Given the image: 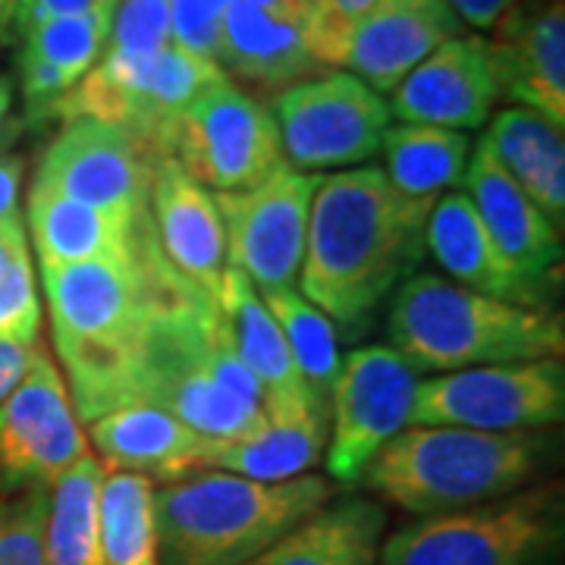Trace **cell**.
Wrapping results in <instances>:
<instances>
[{
  "label": "cell",
  "instance_id": "6da1fadb",
  "mask_svg": "<svg viewBox=\"0 0 565 565\" xmlns=\"http://www.w3.org/2000/svg\"><path fill=\"white\" fill-rule=\"evenodd\" d=\"M41 282L54 349L85 424L139 403L141 345L151 318L204 299L167 264L148 211L132 223L126 255L41 267Z\"/></svg>",
  "mask_w": 565,
  "mask_h": 565
},
{
  "label": "cell",
  "instance_id": "7a4b0ae2",
  "mask_svg": "<svg viewBox=\"0 0 565 565\" xmlns=\"http://www.w3.org/2000/svg\"><path fill=\"white\" fill-rule=\"evenodd\" d=\"M434 204L405 199L381 167L321 177L305 236L302 296L349 337L422 264Z\"/></svg>",
  "mask_w": 565,
  "mask_h": 565
},
{
  "label": "cell",
  "instance_id": "3957f363",
  "mask_svg": "<svg viewBox=\"0 0 565 565\" xmlns=\"http://www.w3.org/2000/svg\"><path fill=\"white\" fill-rule=\"evenodd\" d=\"M550 459L553 437L541 430L403 427L359 484L412 515H440L525 490Z\"/></svg>",
  "mask_w": 565,
  "mask_h": 565
},
{
  "label": "cell",
  "instance_id": "277c9868",
  "mask_svg": "<svg viewBox=\"0 0 565 565\" xmlns=\"http://www.w3.org/2000/svg\"><path fill=\"white\" fill-rule=\"evenodd\" d=\"M333 500L321 475L252 481L230 471H189L154 490L161 565H248Z\"/></svg>",
  "mask_w": 565,
  "mask_h": 565
},
{
  "label": "cell",
  "instance_id": "5b68a950",
  "mask_svg": "<svg viewBox=\"0 0 565 565\" xmlns=\"http://www.w3.org/2000/svg\"><path fill=\"white\" fill-rule=\"evenodd\" d=\"M390 345L418 374L563 359L565 327L546 308L503 302L437 274H418L393 292Z\"/></svg>",
  "mask_w": 565,
  "mask_h": 565
},
{
  "label": "cell",
  "instance_id": "8992f818",
  "mask_svg": "<svg viewBox=\"0 0 565 565\" xmlns=\"http://www.w3.org/2000/svg\"><path fill=\"white\" fill-rule=\"evenodd\" d=\"M139 403L158 405L211 444H233L267 424L255 374L233 352L217 305H180L151 318L139 364Z\"/></svg>",
  "mask_w": 565,
  "mask_h": 565
},
{
  "label": "cell",
  "instance_id": "52a82bcc",
  "mask_svg": "<svg viewBox=\"0 0 565 565\" xmlns=\"http://www.w3.org/2000/svg\"><path fill=\"white\" fill-rule=\"evenodd\" d=\"M563 484L422 515L381 544L377 565H563Z\"/></svg>",
  "mask_w": 565,
  "mask_h": 565
},
{
  "label": "cell",
  "instance_id": "ba28073f",
  "mask_svg": "<svg viewBox=\"0 0 565 565\" xmlns=\"http://www.w3.org/2000/svg\"><path fill=\"white\" fill-rule=\"evenodd\" d=\"M565 418V367L559 359L462 367L418 381L408 427L544 430Z\"/></svg>",
  "mask_w": 565,
  "mask_h": 565
},
{
  "label": "cell",
  "instance_id": "9c48e42d",
  "mask_svg": "<svg viewBox=\"0 0 565 565\" xmlns=\"http://www.w3.org/2000/svg\"><path fill=\"white\" fill-rule=\"evenodd\" d=\"M390 117V104L352 73L296 82L274 104L282 161L302 173L349 170L374 158Z\"/></svg>",
  "mask_w": 565,
  "mask_h": 565
},
{
  "label": "cell",
  "instance_id": "30bf717a",
  "mask_svg": "<svg viewBox=\"0 0 565 565\" xmlns=\"http://www.w3.org/2000/svg\"><path fill=\"white\" fill-rule=\"evenodd\" d=\"M318 182V173H302L280 161L248 189L214 192L230 267L243 270L258 292L296 289Z\"/></svg>",
  "mask_w": 565,
  "mask_h": 565
},
{
  "label": "cell",
  "instance_id": "8fae6325",
  "mask_svg": "<svg viewBox=\"0 0 565 565\" xmlns=\"http://www.w3.org/2000/svg\"><path fill=\"white\" fill-rule=\"evenodd\" d=\"M173 158L214 192H239L262 182L282 161L274 114L221 76L185 107L173 136Z\"/></svg>",
  "mask_w": 565,
  "mask_h": 565
},
{
  "label": "cell",
  "instance_id": "7c38bea8",
  "mask_svg": "<svg viewBox=\"0 0 565 565\" xmlns=\"http://www.w3.org/2000/svg\"><path fill=\"white\" fill-rule=\"evenodd\" d=\"M418 371L393 345H364L340 364L330 390L327 475L337 484H359L364 468L405 424Z\"/></svg>",
  "mask_w": 565,
  "mask_h": 565
},
{
  "label": "cell",
  "instance_id": "4fadbf2b",
  "mask_svg": "<svg viewBox=\"0 0 565 565\" xmlns=\"http://www.w3.org/2000/svg\"><path fill=\"white\" fill-rule=\"evenodd\" d=\"M85 449L79 415L66 381L39 349L20 386L0 405V475L3 484L51 487Z\"/></svg>",
  "mask_w": 565,
  "mask_h": 565
},
{
  "label": "cell",
  "instance_id": "5bb4252c",
  "mask_svg": "<svg viewBox=\"0 0 565 565\" xmlns=\"http://www.w3.org/2000/svg\"><path fill=\"white\" fill-rule=\"evenodd\" d=\"M154 161L117 126L76 117L63 122L41 158L35 182L126 221L148 211Z\"/></svg>",
  "mask_w": 565,
  "mask_h": 565
},
{
  "label": "cell",
  "instance_id": "9a60e30c",
  "mask_svg": "<svg viewBox=\"0 0 565 565\" xmlns=\"http://www.w3.org/2000/svg\"><path fill=\"white\" fill-rule=\"evenodd\" d=\"M462 182L497 252L546 302L563 274V230L546 221L544 211L519 189L484 141L471 148Z\"/></svg>",
  "mask_w": 565,
  "mask_h": 565
},
{
  "label": "cell",
  "instance_id": "2e32d148",
  "mask_svg": "<svg viewBox=\"0 0 565 565\" xmlns=\"http://www.w3.org/2000/svg\"><path fill=\"white\" fill-rule=\"evenodd\" d=\"M462 32L465 25L446 0H377L349 25L337 66H349L352 76L381 95Z\"/></svg>",
  "mask_w": 565,
  "mask_h": 565
},
{
  "label": "cell",
  "instance_id": "e0dca14e",
  "mask_svg": "<svg viewBox=\"0 0 565 565\" xmlns=\"http://www.w3.org/2000/svg\"><path fill=\"white\" fill-rule=\"evenodd\" d=\"M148 214L167 264L207 302L217 305L230 255L214 192L192 180L177 158H161L151 173Z\"/></svg>",
  "mask_w": 565,
  "mask_h": 565
},
{
  "label": "cell",
  "instance_id": "ac0fdd59",
  "mask_svg": "<svg viewBox=\"0 0 565 565\" xmlns=\"http://www.w3.org/2000/svg\"><path fill=\"white\" fill-rule=\"evenodd\" d=\"M503 98L500 79L490 61V47L478 35L444 41L424 57L396 88L390 114L403 122L444 126V129H481Z\"/></svg>",
  "mask_w": 565,
  "mask_h": 565
},
{
  "label": "cell",
  "instance_id": "d6986e66",
  "mask_svg": "<svg viewBox=\"0 0 565 565\" xmlns=\"http://www.w3.org/2000/svg\"><path fill=\"white\" fill-rule=\"evenodd\" d=\"M487 41L500 92L565 129L563 0H515Z\"/></svg>",
  "mask_w": 565,
  "mask_h": 565
},
{
  "label": "cell",
  "instance_id": "ffe728a7",
  "mask_svg": "<svg viewBox=\"0 0 565 565\" xmlns=\"http://www.w3.org/2000/svg\"><path fill=\"white\" fill-rule=\"evenodd\" d=\"M223 333L233 345V352L255 374L264 393L267 415H292V412H327L330 405L321 403L296 371V362L286 349L280 327L267 311L262 292L243 270L226 267L221 296H217Z\"/></svg>",
  "mask_w": 565,
  "mask_h": 565
},
{
  "label": "cell",
  "instance_id": "44dd1931",
  "mask_svg": "<svg viewBox=\"0 0 565 565\" xmlns=\"http://www.w3.org/2000/svg\"><path fill=\"white\" fill-rule=\"evenodd\" d=\"M107 13L44 17L22 29V98L32 120L54 117L57 104L85 79L110 35Z\"/></svg>",
  "mask_w": 565,
  "mask_h": 565
},
{
  "label": "cell",
  "instance_id": "7402d4cb",
  "mask_svg": "<svg viewBox=\"0 0 565 565\" xmlns=\"http://www.w3.org/2000/svg\"><path fill=\"white\" fill-rule=\"evenodd\" d=\"M92 446L102 452L110 471H129L145 478L177 481L202 468L211 440L199 437L180 418L158 405H122L88 424Z\"/></svg>",
  "mask_w": 565,
  "mask_h": 565
},
{
  "label": "cell",
  "instance_id": "603a6c76",
  "mask_svg": "<svg viewBox=\"0 0 565 565\" xmlns=\"http://www.w3.org/2000/svg\"><path fill=\"white\" fill-rule=\"evenodd\" d=\"M214 63L264 92H282L323 70L308 47L305 22L264 13L243 0H233L223 17Z\"/></svg>",
  "mask_w": 565,
  "mask_h": 565
},
{
  "label": "cell",
  "instance_id": "cb8c5ba5",
  "mask_svg": "<svg viewBox=\"0 0 565 565\" xmlns=\"http://www.w3.org/2000/svg\"><path fill=\"white\" fill-rule=\"evenodd\" d=\"M424 245L434 255V262L452 277V282H459L465 289L484 292L503 302L527 305V308L546 305L497 252V245L465 192H446L434 202L427 214Z\"/></svg>",
  "mask_w": 565,
  "mask_h": 565
},
{
  "label": "cell",
  "instance_id": "d4e9b609",
  "mask_svg": "<svg viewBox=\"0 0 565 565\" xmlns=\"http://www.w3.org/2000/svg\"><path fill=\"white\" fill-rule=\"evenodd\" d=\"M505 173L519 182L546 221L563 230L565 221V139L563 126L531 107H505L490 117L481 139Z\"/></svg>",
  "mask_w": 565,
  "mask_h": 565
},
{
  "label": "cell",
  "instance_id": "484cf974",
  "mask_svg": "<svg viewBox=\"0 0 565 565\" xmlns=\"http://www.w3.org/2000/svg\"><path fill=\"white\" fill-rule=\"evenodd\" d=\"M386 509L377 500L345 497L321 505L248 565H377Z\"/></svg>",
  "mask_w": 565,
  "mask_h": 565
},
{
  "label": "cell",
  "instance_id": "4316f807",
  "mask_svg": "<svg viewBox=\"0 0 565 565\" xmlns=\"http://www.w3.org/2000/svg\"><path fill=\"white\" fill-rule=\"evenodd\" d=\"M330 437V415L327 412H292V415H267L258 434L233 440V444H211L204 449L202 468L243 475L252 481H292L308 475L323 459Z\"/></svg>",
  "mask_w": 565,
  "mask_h": 565
},
{
  "label": "cell",
  "instance_id": "83f0119b",
  "mask_svg": "<svg viewBox=\"0 0 565 565\" xmlns=\"http://www.w3.org/2000/svg\"><path fill=\"white\" fill-rule=\"evenodd\" d=\"M25 217L41 267L120 258L129 252V236L136 223L66 199L41 182H32Z\"/></svg>",
  "mask_w": 565,
  "mask_h": 565
},
{
  "label": "cell",
  "instance_id": "f1b7e54d",
  "mask_svg": "<svg viewBox=\"0 0 565 565\" xmlns=\"http://www.w3.org/2000/svg\"><path fill=\"white\" fill-rule=\"evenodd\" d=\"M471 148V139L459 129L403 122L386 129L381 145L386 154L384 173L405 199L434 204L440 195L462 185Z\"/></svg>",
  "mask_w": 565,
  "mask_h": 565
},
{
  "label": "cell",
  "instance_id": "f546056e",
  "mask_svg": "<svg viewBox=\"0 0 565 565\" xmlns=\"http://www.w3.org/2000/svg\"><path fill=\"white\" fill-rule=\"evenodd\" d=\"M104 465L82 456L47 487L44 509V563L47 565H104L98 500Z\"/></svg>",
  "mask_w": 565,
  "mask_h": 565
},
{
  "label": "cell",
  "instance_id": "4dcf8cb0",
  "mask_svg": "<svg viewBox=\"0 0 565 565\" xmlns=\"http://www.w3.org/2000/svg\"><path fill=\"white\" fill-rule=\"evenodd\" d=\"M104 565H161L154 484L145 475H104L98 500Z\"/></svg>",
  "mask_w": 565,
  "mask_h": 565
},
{
  "label": "cell",
  "instance_id": "1f68e13d",
  "mask_svg": "<svg viewBox=\"0 0 565 565\" xmlns=\"http://www.w3.org/2000/svg\"><path fill=\"white\" fill-rule=\"evenodd\" d=\"M262 299L280 327L286 349L305 386L321 403L330 405V390L337 384V374L343 364L333 321L308 302L299 289H267L262 292Z\"/></svg>",
  "mask_w": 565,
  "mask_h": 565
},
{
  "label": "cell",
  "instance_id": "d6a6232c",
  "mask_svg": "<svg viewBox=\"0 0 565 565\" xmlns=\"http://www.w3.org/2000/svg\"><path fill=\"white\" fill-rule=\"evenodd\" d=\"M170 41V0H120L102 57L120 66H148Z\"/></svg>",
  "mask_w": 565,
  "mask_h": 565
},
{
  "label": "cell",
  "instance_id": "836d02e7",
  "mask_svg": "<svg viewBox=\"0 0 565 565\" xmlns=\"http://www.w3.org/2000/svg\"><path fill=\"white\" fill-rule=\"evenodd\" d=\"M44 484L0 487V565L44 563Z\"/></svg>",
  "mask_w": 565,
  "mask_h": 565
},
{
  "label": "cell",
  "instance_id": "e575fe53",
  "mask_svg": "<svg viewBox=\"0 0 565 565\" xmlns=\"http://www.w3.org/2000/svg\"><path fill=\"white\" fill-rule=\"evenodd\" d=\"M41 299L29 252L0 274V340L39 343Z\"/></svg>",
  "mask_w": 565,
  "mask_h": 565
},
{
  "label": "cell",
  "instance_id": "d590c367",
  "mask_svg": "<svg viewBox=\"0 0 565 565\" xmlns=\"http://www.w3.org/2000/svg\"><path fill=\"white\" fill-rule=\"evenodd\" d=\"M230 3L233 0H170V39L185 51L214 61Z\"/></svg>",
  "mask_w": 565,
  "mask_h": 565
},
{
  "label": "cell",
  "instance_id": "8d00e7d4",
  "mask_svg": "<svg viewBox=\"0 0 565 565\" xmlns=\"http://www.w3.org/2000/svg\"><path fill=\"white\" fill-rule=\"evenodd\" d=\"M377 0H311V17L305 22V39L323 66H337V54L349 25Z\"/></svg>",
  "mask_w": 565,
  "mask_h": 565
},
{
  "label": "cell",
  "instance_id": "74e56055",
  "mask_svg": "<svg viewBox=\"0 0 565 565\" xmlns=\"http://www.w3.org/2000/svg\"><path fill=\"white\" fill-rule=\"evenodd\" d=\"M39 343H17V340H0V405L20 386L25 371L32 367V359L39 352Z\"/></svg>",
  "mask_w": 565,
  "mask_h": 565
},
{
  "label": "cell",
  "instance_id": "f35d334b",
  "mask_svg": "<svg viewBox=\"0 0 565 565\" xmlns=\"http://www.w3.org/2000/svg\"><path fill=\"white\" fill-rule=\"evenodd\" d=\"M117 3L120 0H32L29 13H25V25L35 20H44V17H82V13H107V17H114Z\"/></svg>",
  "mask_w": 565,
  "mask_h": 565
},
{
  "label": "cell",
  "instance_id": "ab89813d",
  "mask_svg": "<svg viewBox=\"0 0 565 565\" xmlns=\"http://www.w3.org/2000/svg\"><path fill=\"white\" fill-rule=\"evenodd\" d=\"M22 163L20 154H0V226L22 217L20 214V189H22Z\"/></svg>",
  "mask_w": 565,
  "mask_h": 565
},
{
  "label": "cell",
  "instance_id": "60d3db41",
  "mask_svg": "<svg viewBox=\"0 0 565 565\" xmlns=\"http://www.w3.org/2000/svg\"><path fill=\"white\" fill-rule=\"evenodd\" d=\"M452 13L459 17L462 25L471 29H497V22L509 13L515 0H446Z\"/></svg>",
  "mask_w": 565,
  "mask_h": 565
},
{
  "label": "cell",
  "instance_id": "b9f144b4",
  "mask_svg": "<svg viewBox=\"0 0 565 565\" xmlns=\"http://www.w3.org/2000/svg\"><path fill=\"white\" fill-rule=\"evenodd\" d=\"M32 0H0V47L20 41Z\"/></svg>",
  "mask_w": 565,
  "mask_h": 565
},
{
  "label": "cell",
  "instance_id": "7bdbcfd3",
  "mask_svg": "<svg viewBox=\"0 0 565 565\" xmlns=\"http://www.w3.org/2000/svg\"><path fill=\"white\" fill-rule=\"evenodd\" d=\"M20 255H25V223L22 217H17V221L0 226V274Z\"/></svg>",
  "mask_w": 565,
  "mask_h": 565
},
{
  "label": "cell",
  "instance_id": "ee69618b",
  "mask_svg": "<svg viewBox=\"0 0 565 565\" xmlns=\"http://www.w3.org/2000/svg\"><path fill=\"white\" fill-rule=\"evenodd\" d=\"M248 7H258L264 13H274V17H286V20L308 22L311 17V0H243Z\"/></svg>",
  "mask_w": 565,
  "mask_h": 565
},
{
  "label": "cell",
  "instance_id": "f6af8a7d",
  "mask_svg": "<svg viewBox=\"0 0 565 565\" xmlns=\"http://www.w3.org/2000/svg\"><path fill=\"white\" fill-rule=\"evenodd\" d=\"M10 104H13V85L0 76V129L7 122V114H10Z\"/></svg>",
  "mask_w": 565,
  "mask_h": 565
}]
</instances>
